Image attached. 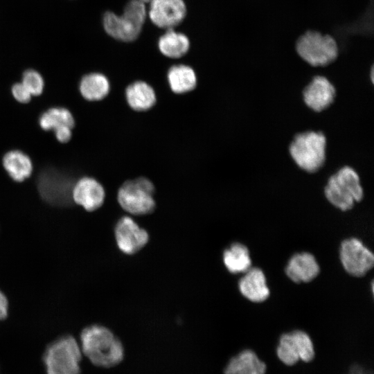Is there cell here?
Returning a JSON list of instances; mask_svg holds the SVG:
<instances>
[{
	"instance_id": "obj_1",
	"label": "cell",
	"mask_w": 374,
	"mask_h": 374,
	"mask_svg": "<svg viewBox=\"0 0 374 374\" xmlns=\"http://www.w3.org/2000/svg\"><path fill=\"white\" fill-rule=\"evenodd\" d=\"M80 339L82 355L96 366L112 367L123 359L122 343L105 326L98 324L87 326L82 330Z\"/></svg>"
},
{
	"instance_id": "obj_2",
	"label": "cell",
	"mask_w": 374,
	"mask_h": 374,
	"mask_svg": "<svg viewBox=\"0 0 374 374\" xmlns=\"http://www.w3.org/2000/svg\"><path fill=\"white\" fill-rule=\"evenodd\" d=\"M82 357L77 340L64 335L47 345L42 362L46 374H81Z\"/></svg>"
},
{
	"instance_id": "obj_3",
	"label": "cell",
	"mask_w": 374,
	"mask_h": 374,
	"mask_svg": "<svg viewBox=\"0 0 374 374\" xmlns=\"http://www.w3.org/2000/svg\"><path fill=\"white\" fill-rule=\"evenodd\" d=\"M299 57L310 66L325 67L336 62L339 54L335 37L315 30H308L295 43Z\"/></svg>"
},
{
	"instance_id": "obj_4",
	"label": "cell",
	"mask_w": 374,
	"mask_h": 374,
	"mask_svg": "<svg viewBox=\"0 0 374 374\" xmlns=\"http://www.w3.org/2000/svg\"><path fill=\"white\" fill-rule=\"evenodd\" d=\"M324 193L332 205L343 211L351 209L364 196L359 177L350 166L340 168L330 177Z\"/></svg>"
},
{
	"instance_id": "obj_5",
	"label": "cell",
	"mask_w": 374,
	"mask_h": 374,
	"mask_svg": "<svg viewBox=\"0 0 374 374\" xmlns=\"http://www.w3.org/2000/svg\"><path fill=\"white\" fill-rule=\"evenodd\" d=\"M145 18V3L131 0L121 15L107 12L103 17V26L106 33L114 39L132 42L140 35Z\"/></svg>"
},
{
	"instance_id": "obj_6",
	"label": "cell",
	"mask_w": 374,
	"mask_h": 374,
	"mask_svg": "<svg viewBox=\"0 0 374 374\" xmlns=\"http://www.w3.org/2000/svg\"><path fill=\"white\" fill-rule=\"evenodd\" d=\"M326 138L322 132L309 131L296 134L289 147L290 156L303 170L313 173L326 161Z\"/></svg>"
},
{
	"instance_id": "obj_7",
	"label": "cell",
	"mask_w": 374,
	"mask_h": 374,
	"mask_svg": "<svg viewBox=\"0 0 374 374\" xmlns=\"http://www.w3.org/2000/svg\"><path fill=\"white\" fill-rule=\"evenodd\" d=\"M155 188L147 177H140L125 181L117 193V200L121 208L134 215H148L154 210Z\"/></svg>"
},
{
	"instance_id": "obj_8",
	"label": "cell",
	"mask_w": 374,
	"mask_h": 374,
	"mask_svg": "<svg viewBox=\"0 0 374 374\" xmlns=\"http://www.w3.org/2000/svg\"><path fill=\"white\" fill-rule=\"evenodd\" d=\"M74 184L69 175L54 168L41 171L37 181L42 199L52 206L62 207L72 204Z\"/></svg>"
},
{
	"instance_id": "obj_9",
	"label": "cell",
	"mask_w": 374,
	"mask_h": 374,
	"mask_svg": "<svg viewBox=\"0 0 374 374\" xmlns=\"http://www.w3.org/2000/svg\"><path fill=\"white\" fill-rule=\"evenodd\" d=\"M339 258L345 271L355 277L364 276L374 265L373 252L355 238L342 241Z\"/></svg>"
},
{
	"instance_id": "obj_10",
	"label": "cell",
	"mask_w": 374,
	"mask_h": 374,
	"mask_svg": "<svg viewBox=\"0 0 374 374\" xmlns=\"http://www.w3.org/2000/svg\"><path fill=\"white\" fill-rule=\"evenodd\" d=\"M114 235L120 251L127 255L140 251L149 240L148 233L129 216L118 220L114 228Z\"/></svg>"
},
{
	"instance_id": "obj_11",
	"label": "cell",
	"mask_w": 374,
	"mask_h": 374,
	"mask_svg": "<svg viewBox=\"0 0 374 374\" xmlns=\"http://www.w3.org/2000/svg\"><path fill=\"white\" fill-rule=\"evenodd\" d=\"M186 7L183 0H152L148 15L161 28L172 29L185 18Z\"/></svg>"
},
{
	"instance_id": "obj_12",
	"label": "cell",
	"mask_w": 374,
	"mask_h": 374,
	"mask_svg": "<svg viewBox=\"0 0 374 374\" xmlns=\"http://www.w3.org/2000/svg\"><path fill=\"white\" fill-rule=\"evenodd\" d=\"M336 89L324 75H317L305 87L303 98L305 105L312 110L320 112L327 109L334 102Z\"/></svg>"
},
{
	"instance_id": "obj_13",
	"label": "cell",
	"mask_w": 374,
	"mask_h": 374,
	"mask_svg": "<svg viewBox=\"0 0 374 374\" xmlns=\"http://www.w3.org/2000/svg\"><path fill=\"white\" fill-rule=\"evenodd\" d=\"M39 123L44 130H53L58 141L67 143L71 138L75 120L67 109L52 107L40 116Z\"/></svg>"
},
{
	"instance_id": "obj_14",
	"label": "cell",
	"mask_w": 374,
	"mask_h": 374,
	"mask_svg": "<svg viewBox=\"0 0 374 374\" xmlns=\"http://www.w3.org/2000/svg\"><path fill=\"white\" fill-rule=\"evenodd\" d=\"M105 192L102 184L96 179L84 177L74 184L72 199L87 211H93L103 204Z\"/></svg>"
},
{
	"instance_id": "obj_15",
	"label": "cell",
	"mask_w": 374,
	"mask_h": 374,
	"mask_svg": "<svg viewBox=\"0 0 374 374\" xmlns=\"http://www.w3.org/2000/svg\"><path fill=\"white\" fill-rule=\"evenodd\" d=\"M320 271L314 256L308 252L294 254L289 260L285 273L294 283H308L316 278Z\"/></svg>"
},
{
	"instance_id": "obj_16",
	"label": "cell",
	"mask_w": 374,
	"mask_h": 374,
	"mask_svg": "<svg viewBox=\"0 0 374 374\" xmlns=\"http://www.w3.org/2000/svg\"><path fill=\"white\" fill-rule=\"evenodd\" d=\"M238 289L241 294L253 303L267 299L269 290L263 271L258 267H251L239 280Z\"/></svg>"
},
{
	"instance_id": "obj_17",
	"label": "cell",
	"mask_w": 374,
	"mask_h": 374,
	"mask_svg": "<svg viewBox=\"0 0 374 374\" xmlns=\"http://www.w3.org/2000/svg\"><path fill=\"white\" fill-rule=\"evenodd\" d=\"M266 364L251 349H244L232 357L226 364L224 374H266Z\"/></svg>"
},
{
	"instance_id": "obj_18",
	"label": "cell",
	"mask_w": 374,
	"mask_h": 374,
	"mask_svg": "<svg viewBox=\"0 0 374 374\" xmlns=\"http://www.w3.org/2000/svg\"><path fill=\"white\" fill-rule=\"evenodd\" d=\"M125 98L130 107L136 112L147 111L157 102L154 89L141 80L135 81L126 87Z\"/></svg>"
},
{
	"instance_id": "obj_19",
	"label": "cell",
	"mask_w": 374,
	"mask_h": 374,
	"mask_svg": "<svg viewBox=\"0 0 374 374\" xmlns=\"http://www.w3.org/2000/svg\"><path fill=\"white\" fill-rule=\"evenodd\" d=\"M167 79L171 91L177 94H183L194 90L197 82L193 69L185 64H177L170 67Z\"/></svg>"
},
{
	"instance_id": "obj_20",
	"label": "cell",
	"mask_w": 374,
	"mask_h": 374,
	"mask_svg": "<svg viewBox=\"0 0 374 374\" xmlns=\"http://www.w3.org/2000/svg\"><path fill=\"white\" fill-rule=\"evenodd\" d=\"M3 166L9 176L17 182H21L28 178L33 171L30 157L17 150H10L3 156Z\"/></svg>"
},
{
	"instance_id": "obj_21",
	"label": "cell",
	"mask_w": 374,
	"mask_h": 374,
	"mask_svg": "<svg viewBox=\"0 0 374 374\" xmlns=\"http://www.w3.org/2000/svg\"><path fill=\"white\" fill-rule=\"evenodd\" d=\"M79 89L84 99L98 101L103 100L109 94L110 84L105 75L100 73H91L82 78Z\"/></svg>"
},
{
	"instance_id": "obj_22",
	"label": "cell",
	"mask_w": 374,
	"mask_h": 374,
	"mask_svg": "<svg viewBox=\"0 0 374 374\" xmlns=\"http://www.w3.org/2000/svg\"><path fill=\"white\" fill-rule=\"evenodd\" d=\"M222 260L225 267L232 274L244 273L251 267L249 249L241 243H233L226 249Z\"/></svg>"
},
{
	"instance_id": "obj_23",
	"label": "cell",
	"mask_w": 374,
	"mask_h": 374,
	"mask_svg": "<svg viewBox=\"0 0 374 374\" xmlns=\"http://www.w3.org/2000/svg\"><path fill=\"white\" fill-rule=\"evenodd\" d=\"M158 46L163 55L170 58H179L188 52L190 42L184 34L168 29L159 38Z\"/></svg>"
},
{
	"instance_id": "obj_24",
	"label": "cell",
	"mask_w": 374,
	"mask_h": 374,
	"mask_svg": "<svg viewBox=\"0 0 374 374\" xmlns=\"http://www.w3.org/2000/svg\"><path fill=\"white\" fill-rule=\"evenodd\" d=\"M276 354L280 362L287 366H294L299 362L298 352L290 332L280 337Z\"/></svg>"
},
{
	"instance_id": "obj_25",
	"label": "cell",
	"mask_w": 374,
	"mask_h": 374,
	"mask_svg": "<svg viewBox=\"0 0 374 374\" xmlns=\"http://www.w3.org/2000/svg\"><path fill=\"white\" fill-rule=\"evenodd\" d=\"M295 344L299 359L304 363L311 362L315 357L314 344L309 335L300 330L290 332Z\"/></svg>"
},
{
	"instance_id": "obj_26",
	"label": "cell",
	"mask_w": 374,
	"mask_h": 374,
	"mask_svg": "<svg viewBox=\"0 0 374 374\" xmlns=\"http://www.w3.org/2000/svg\"><path fill=\"white\" fill-rule=\"evenodd\" d=\"M21 83L32 96L40 95L44 89V80L36 71L28 69L24 72Z\"/></svg>"
},
{
	"instance_id": "obj_27",
	"label": "cell",
	"mask_w": 374,
	"mask_h": 374,
	"mask_svg": "<svg viewBox=\"0 0 374 374\" xmlns=\"http://www.w3.org/2000/svg\"><path fill=\"white\" fill-rule=\"evenodd\" d=\"M11 90L13 97L19 103H27L31 99L32 95L21 82L13 84Z\"/></svg>"
},
{
	"instance_id": "obj_28",
	"label": "cell",
	"mask_w": 374,
	"mask_h": 374,
	"mask_svg": "<svg viewBox=\"0 0 374 374\" xmlns=\"http://www.w3.org/2000/svg\"><path fill=\"white\" fill-rule=\"evenodd\" d=\"M8 314V301L3 292L0 290V321L7 318Z\"/></svg>"
},
{
	"instance_id": "obj_29",
	"label": "cell",
	"mask_w": 374,
	"mask_h": 374,
	"mask_svg": "<svg viewBox=\"0 0 374 374\" xmlns=\"http://www.w3.org/2000/svg\"><path fill=\"white\" fill-rule=\"evenodd\" d=\"M139 1H142L143 3H147V2L150 3L152 0H139Z\"/></svg>"
}]
</instances>
